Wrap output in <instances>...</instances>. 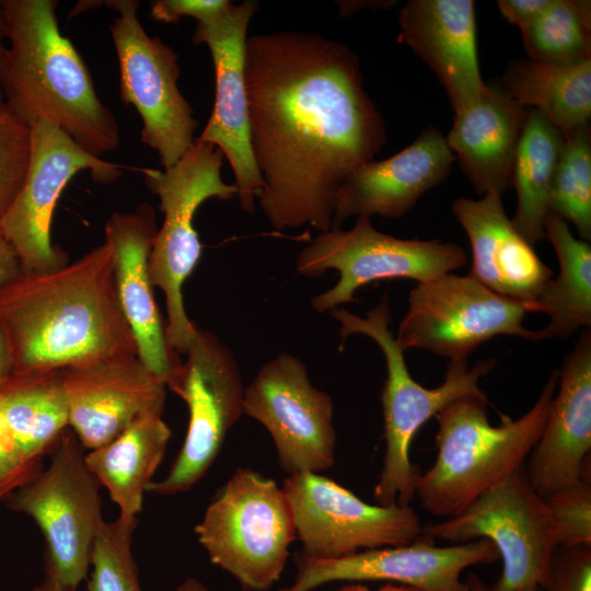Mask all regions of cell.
I'll return each instance as SVG.
<instances>
[{"label":"cell","instance_id":"cell-1","mask_svg":"<svg viewBox=\"0 0 591 591\" xmlns=\"http://www.w3.org/2000/svg\"><path fill=\"white\" fill-rule=\"evenodd\" d=\"M244 73L259 208L277 230H331L338 188L386 141L357 55L318 33L253 35Z\"/></svg>","mask_w":591,"mask_h":591},{"label":"cell","instance_id":"cell-2","mask_svg":"<svg viewBox=\"0 0 591 591\" xmlns=\"http://www.w3.org/2000/svg\"><path fill=\"white\" fill-rule=\"evenodd\" d=\"M108 242L71 264L20 271L0 286V327L13 374H42L137 355Z\"/></svg>","mask_w":591,"mask_h":591},{"label":"cell","instance_id":"cell-3","mask_svg":"<svg viewBox=\"0 0 591 591\" xmlns=\"http://www.w3.org/2000/svg\"><path fill=\"white\" fill-rule=\"evenodd\" d=\"M5 46L0 91L30 127L57 126L89 153L100 157L120 143L117 120L99 99L80 54L62 35L54 0H1Z\"/></svg>","mask_w":591,"mask_h":591},{"label":"cell","instance_id":"cell-4","mask_svg":"<svg viewBox=\"0 0 591 591\" xmlns=\"http://www.w3.org/2000/svg\"><path fill=\"white\" fill-rule=\"evenodd\" d=\"M558 382L554 370L535 404L520 418L493 426L487 396L464 395L436 416L437 456L417 475L422 508L441 518L456 515L523 466L546 424Z\"/></svg>","mask_w":591,"mask_h":591},{"label":"cell","instance_id":"cell-5","mask_svg":"<svg viewBox=\"0 0 591 591\" xmlns=\"http://www.w3.org/2000/svg\"><path fill=\"white\" fill-rule=\"evenodd\" d=\"M331 314L339 323L341 341L350 335L362 334L375 341L384 355L386 379L382 407L385 452L373 495L380 506L409 505L416 496L418 475L409 457L415 434L452 401L464 395H485L478 383L493 370L496 360H478L472 368L467 360L450 361L443 382L438 387L427 389L410 375L404 351L390 331L387 294H383L364 317L345 308L333 309Z\"/></svg>","mask_w":591,"mask_h":591},{"label":"cell","instance_id":"cell-6","mask_svg":"<svg viewBox=\"0 0 591 591\" xmlns=\"http://www.w3.org/2000/svg\"><path fill=\"white\" fill-rule=\"evenodd\" d=\"M223 158L213 144L195 140L174 165L163 170L140 169L164 213L149 255L150 278L165 297L167 344L182 355L197 329L186 314L183 300L184 282L201 255L194 216L208 199L228 200L237 196L236 186L222 181Z\"/></svg>","mask_w":591,"mask_h":591},{"label":"cell","instance_id":"cell-7","mask_svg":"<svg viewBox=\"0 0 591 591\" xmlns=\"http://www.w3.org/2000/svg\"><path fill=\"white\" fill-rule=\"evenodd\" d=\"M195 532L210 561L244 591H266L278 581L297 538L282 487L246 467L218 491Z\"/></svg>","mask_w":591,"mask_h":591},{"label":"cell","instance_id":"cell-8","mask_svg":"<svg viewBox=\"0 0 591 591\" xmlns=\"http://www.w3.org/2000/svg\"><path fill=\"white\" fill-rule=\"evenodd\" d=\"M69 428V427H68ZM68 428L51 452L46 470L7 499L25 513L45 540V572L66 591L86 577L102 518L101 484L85 463L83 447Z\"/></svg>","mask_w":591,"mask_h":591},{"label":"cell","instance_id":"cell-9","mask_svg":"<svg viewBox=\"0 0 591 591\" xmlns=\"http://www.w3.org/2000/svg\"><path fill=\"white\" fill-rule=\"evenodd\" d=\"M422 535L453 544L490 541L502 560L491 591L543 588L559 547L553 515L523 466L456 515L422 525Z\"/></svg>","mask_w":591,"mask_h":591},{"label":"cell","instance_id":"cell-10","mask_svg":"<svg viewBox=\"0 0 591 591\" xmlns=\"http://www.w3.org/2000/svg\"><path fill=\"white\" fill-rule=\"evenodd\" d=\"M456 243L405 240L376 230L370 217L359 216L349 230L320 232L297 256L299 274L316 278L328 269L338 271L334 287L315 296L311 306L318 313L355 302V292L378 280L407 278L428 281L453 273L466 263Z\"/></svg>","mask_w":591,"mask_h":591},{"label":"cell","instance_id":"cell-11","mask_svg":"<svg viewBox=\"0 0 591 591\" xmlns=\"http://www.w3.org/2000/svg\"><path fill=\"white\" fill-rule=\"evenodd\" d=\"M528 312L535 311L470 275L449 273L410 290L395 338L403 351L422 349L450 361L467 360L480 344L499 335L533 340L534 331L523 326Z\"/></svg>","mask_w":591,"mask_h":591},{"label":"cell","instance_id":"cell-12","mask_svg":"<svg viewBox=\"0 0 591 591\" xmlns=\"http://www.w3.org/2000/svg\"><path fill=\"white\" fill-rule=\"evenodd\" d=\"M185 355L171 390L188 407L185 440L166 476L146 488L162 496L192 489L209 471L229 431L243 415L245 386L230 348L213 333L197 326Z\"/></svg>","mask_w":591,"mask_h":591},{"label":"cell","instance_id":"cell-13","mask_svg":"<svg viewBox=\"0 0 591 591\" xmlns=\"http://www.w3.org/2000/svg\"><path fill=\"white\" fill-rule=\"evenodd\" d=\"M118 15L111 34L119 63V91L142 120L141 141L157 151L163 169L174 165L194 144L197 121L177 86L178 56L138 19L139 1L111 0Z\"/></svg>","mask_w":591,"mask_h":591},{"label":"cell","instance_id":"cell-14","mask_svg":"<svg viewBox=\"0 0 591 591\" xmlns=\"http://www.w3.org/2000/svg\"><path fill=\"white\" fill-rule=\"evenodd\" d=\"M282 489L302 544L300 552L312 558L407 545L422 535L420 518L410 505L364 502L320 473L288 475Z\"/></svg>","mask_w":591,"mask_h":591},{"label":"cell","instance_id":"cell-15","mask_svg":"<svg viewBox=\"0 0 591 591\" xmlns=\"http://www.w3.org/2000/svg\"><path fill=\"white\" fill-rule=\"evenodd\" d=\"M32 151L24 183L0 220V231L14 250L22 271H46L67 264L51 243L50 227L57 201L69 181L89 171L93 181H117L124 166L95 157L55 125L31 126Z\"/></svg>","mask_w":591,"mask_h":591},{"label":"cell","instance_id":"cell-16","mask_svg":"<svg viewBox=\"0 0 591 591\" xmlns=\"http://www.w3.org/2000/svg\"><path fill=\"white\" fill-rule=\"evenodd\" d=\"M243 415L269 432L288 475L320 473L334 465L333 399L311 383L298 357L282 352L259 368L245 386Z\"/></svg>","mask_w":591,"mask_h":591},{"label":"cell","instance_id":"cell-17","mask_svg":"<svg viewBox=\"0 0 591 591\" xmlns=\"http://www.w3.org/2000/svg\"><path fill=\"white\" fill-rule=\"evenodd\" d=\"M257 9L254 0L240 4L228 0L221 9L197 20L192 36L194 44L209 48L216 84L212 113L195 140L213 144L227 158L240 206L246 212L255 210L263 188L250 146L244 73L247 28Z\"/></svg>","mask_w":591,"mask_h":591},{"label":"cell","instance_id":"cell-18","mask_svg":"<svg viewBox=\"0 0 591 591\" xmlns=\"http://www.w3.org/2000/svg\"><path fill=\"white\" fill-rule=\"evenodd\" d=\"M421 535L410 544L360 551L338 558H312L294 554L293 582L278 591H311L334 581H376L409 584L430 591H468L462 572L475 565L499 559L495 545L479 538L437 546Z\"/></svg>","mask_w":591,"mask_h":591},{"label":"cell","instance_id":"cell-19","mask_svg":"<svg viewBox=\"0 0 591 591\" xmlns=\"http://www.w3.org/2000/svg\"><path fill=\"white\" fill-rule=\"evenodd\" d=\"M68 427L94 450L137 420L162 416L166 384L137 355L119 356L60 371Z\"/></svg>","mask_w":591,"mask_h":591},{"label":"cell","instance_id":"cell-20","mask_svg":"<svg viewBox=\"0 0 591 591\" xmlns=\"http://www.w3.org/2000/svg\"><path fill=\"white\" fill-rule=\"evenodd\" d=\"M157 231L153 208L142 204L132 212L112 215L105 225V241L114 252L116 292L137 356L172 390L183 362L167 344L150 278L149 255Z\"/></svg>","mask_w":591,"mask_h":591},{"label":"cell","instance_id":"cell-21","mask_svg":"<svg viewBox=\"0 0 591 591\" xmlns=\"http://www.w3.org/2000/svg\"><path fill=\"white\" fill-rule=\"evenodd\" d=\"M543 432L524 468L543 498L580 483L591 450V331H582L564 358Z\"/></svg>","mask_w":591,"mask_h":591},{"label":"cell","instance_id":"cell-22","mask_svg":"<svg viewBox=\"0 0 591 591\" xmlns=\"http://www.w3.org/2000/svg\"><path fill=\"white\" fill-rule=\"evenodd\" d=\"M455 157L445 136L429 126L394 155L372 160L352 172L335 199L332 229L350 217H404L429 189L449 175Z\"/></svg>","mask_w":591,"mask_h":591},{"label":"cell","instance_id":"cell-23","mask_svg":"<svg viewBox=\"0 0 591 591\" xmlns=\"http://www.w3.org/2000/svg\"><path fill=\"white\" fill-rule=\"evenodd\" d=\"M66 428L60 371L12 374L0 385V500L40 473Z\"/></svg>","mask_w":591,"mask_h":591},{"label":"cell","instance_id":"cell-24","mask_svg":"<svg viewBox=\"0 0 591 591\" xmlns=\"http://www.w3.org/2000/svg\"><path fill=\"white\" fill-rule=\"evenodd\" d=\"M398 22V40L431 68L454 113L474 105L486 89L477 59L475 2L410 0Z\"/></svg>","mask_w":591,"mask_h":591},{"label":"cell","instance_id":"cell-25","mask_svg":"<svg viewBox=\"0 0 591 591\" xmlns=\"http://www.w3.org/2000/svg\"><path fill=\"white\" fill-rule=\"evenodd\" d=\"M452 211L466 232L472 248L470 276L497 294L531 305L553 278L531 245L506 215L501 196L457 198Z\"/></svg>","mask_w":591,"mask_h":591},{"label":"cell","instance_id":"cell-26","mask_svg":"<svg viewBox=\"0 0 591 591\" xmlns=\"http://www.w3.org/2000/svg\"><path fill=\"white\" fill-rule=\"evenodd\" d=\"M529 111L495 80L474 105L455 113L445 141L478 195L501 196L512 186Z\"/></svg>","mask_w":591,"mask_h":591},{"label":"cell","instance_id":"cell-27","mask_svg":"<svg viewBox=\"0 0 591 591\" xmlns=\"http://www.w3.org/2000/svg\"><path fill=\"white\" fill-rule=\"evenodd\" d=\"M171 437L162 416H148L85 454L89 470L118 506L119 517L132 519L141 511L143 493L164 457Z\"/></svg>","mask_w":591,"mask_h":591},{"label":"cell","instance_id":"cell-28","mask_svg":"<svg viewBox=\"0 0 591 591\" xmlns=\"http://www.w3.org/2000/svg\"><path fill=\"white\" fill-rule=\"evenodd\" d=\"M545 236L553 245L559 264L556 278L541 290L536 312L548 315V324L534 331L533 340L566 338L591 325V246L577 239L568 223L549 212Z\"/></svg>","mask_w":591,"mask_h":591},{"label":"cell","instance_id":"cell-29","mask_svg":"<svg viewBox=\"0 0 591 591\" xmlns=\"http://www.w3.org/2000/svg\"><path fill=\"white\" fill-rule=\"evenodd\" d=\"M499 81L517 102L542 112L565 138L590 125L591 59L568 66L515 61Z\"/></svg>","mask_w":591,"mask_h":591},{"label":"cell","instance_id":"cell-30","mask_svg":"<svg viewBox=\"0 0 591 591\" xmlns=\"http://www.w3.org/2000/svg\"><path fill=\"white\" fill-rule=\"evenodd\" d=\"M564 141L542 112L530 108L513 167L517 207L511 221L533 246L546 239L549 193Z\"/></svg>","mask_w":591,"mask_h":591},{"label":"cell","instance_id":"cell-31","mask_svg":"<svg viewBox=\"0 0 591 591\" xmlns=\"http://www.w3.org/2000/svg\"><path fill=\"white\" fill-rule=\"evenodd\" d=\"M521 33L532 61L568 66L591 59V2L553 0Z\"/></svg>","mask_w":591,"mask_h":591},{"label":"cell","instance_id":"cell-32","mask_svg":"<svg viewBox=\"0 0 591 591\" xmlns=\"http://www.w3.org/2000/svg\"><path fill=\"white\" fill-rule=\"evenodd\" d=\"M549 212L571 223L580 239L591 240V128L565 138L548 200Z\"/></svg>","mask_w":591,"mask_h":591},{"label":"cell","instance_id":"cell-33","mask_svg":"<svg viewBox=\"0 0 591 591\" xmlns=\"http://www.w3.org/2000/svg\"><path fill=\"white\" fill-rule=\"evenodd\" d=\"M137 523V518L119 515L113 522H102L92 546L88 591H141L131 552Z\"/></svg>","mask_w":591,"mask_h":591},{"label":"cell","instance_id":"cell-34","mask_svg":"<svg viewBox=\"0 0 591 591\" xmlns=\"http://www.w3.org/2000/svg\"><path fill=\"white\" fill-rule=\"evenodd\" d=\"M31 151V127L11 109L0 91V220L24 183Z\"/></svg>","mask_w":591,"mask_h":591},{"label":"cell","instance_id":"cell-35","mask_svg":"<svg viewBox=\"0 0 591 591\" xmlns=\"http://www.w3.org/2000/svg\"><path fill=\"white\" fill-rule=\"evenodd\" d=\"M556 524L559 547H591V486L578 484L544 498Z\"/></svg>","mask_w":591,"mask_h":591},{"label":"cell","instance_id":"cell-36","mask_svg":"<svg viewBox=\"0 0 591 591\" xmlns=\"http://www.w3.org/2000/svg\"><path fill=\"white\" fill-rule=\"evenodd\" d=\"M543 591H591V547H558Z\"/></svg>","mask_w":591,"mask_h":591},{"label":"cell","instance_id":"cell-37","mask_svg":"<svg viewBox=\"0 0 591 591\" xmlns=\"http://www.w3.org/2000/svg\"><path fill=\"white\" fill-rule=\"evenodd\" d=\"M228 0H157L150 4V15L154 21L177 23L190 16L196 21L221 9Z\"/></svg>","mask_w":591,"mask_h":591},{"label":"cell","instance_id":"cell-38","mask_svg":"<svg viewBox=\"0 0 591 591\" xmlns=\"http://www.w3.org/2000/svg\"><path fill=\"white\" fill-rule=\"evenodd\" d=\"M553 0H499L497 7L501 15L521 31L537 20Z\"/></svg>","mask_w":591,"mask_h":591},{"label":"cell","instance_id":"cell-39","mask_svg":"<svg viewBox=\"0 0 591 591\" xmlns=\"http://www.w3.org/2000/svg\"><path fill=\"white\" fill-rule=\"evenodd\" d=\"M21 271L18 256L0 231V286Z\"/></svg>","mask_w":591,"mask_h":591},{"label":"cell","instance_id":"cell-40","mask_svg":"<svg viewBox=\"0 0 591 591\" xmlns=\"http://www.w3.org/2000/svg\"><path fill=\"white\" fill-rule=\"evenodd\" d=\"M13 374V363L7 338L0 327V385Z\"/></svg>","mask_w":591,"mask_h":591},{"label":"cell","instance_id":"cell-41","mask_svg":"<svg viewBox=\"0 0 591 591\" xmlns=\"http://www.w3.org/2000/svg\"><path fill=\"white\" fill-rule=\"evenodd\" d=\"M468 591H491L490 586L483 581L476 573H468L465 580ZM518 591H543L538 586L524 587Z\"/></svg>","mask_w":591,"mask_h":591},{"label":"cell","instance_id":"cell-42","mask_svg":"<svg viewBox=\"0 0 591 591\" xmlns=\"http://www.w3.org/2000/svg\"><path fill=\"white\" fill-rule=\"evenodd\" d=\"M175 591H209V589L196 578L185 579Z\"/></svg>","mask_w":591,"mask_h":591},{"label":"cell","instance_id":"cell-43","mask_svg":"<svg viewBox=\"0 0 591 591\" xmlns=\"http://www.w3.org/2000/svg\"><path fill=\"white\" fill-rule=\"evenodd\" d=\"M376 591H430L425 588L409 586V584H399V583H386L383 587L379 588Z\"/></svg>","mask_w":591,"mask_h":591},{"label":"cell","instance_id":"cell-44","mask_svg":"<svg viewBox=\"0 0 591 591\" xmlns=\"http://www.w3.org/2000/svg\"><path fill=\"white\" fill-rule=\"evenodd\" d=\"M32 591H66L60 588L55 581L45 577L44 581L36 586Z\"/></svg>","mask_w":591,"mask_h":591},{"label":"cell","instance_id":"cell-45","mask_svg":"<svg viewBox=\"0 0 591 591\" xmlns=\"http://www.w3.org/2000/svg\"><path fill=\"white\" fill-rule=\"evenodd\" d=\"M4 39H5V26H4V19H3L1 1H0V56L5 47Z\"/></svg>","mask_w":591,"mask_h":591},{"label":"cell","instance_id":"cell-46","mask_svg":"<svg viewBox=\"0 0 591 591\" xmlns=\"http://www.w3.org/2000/svg\"><path fill=\"white\" fill-rule=\"evenodd\" d=\"M336 591H371V590L361 583H354V584L345 586Z\"/></svg>","mask_w":591,"mask_h":591}]
</instances>
